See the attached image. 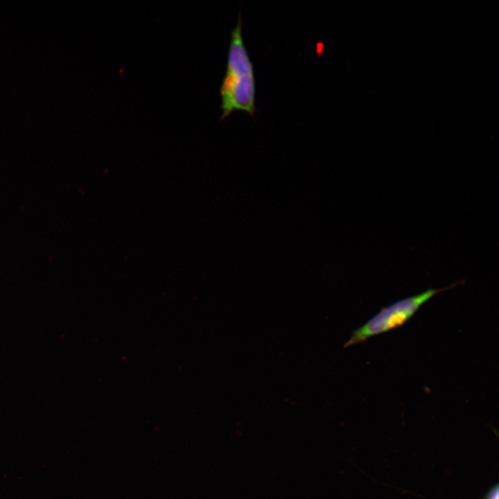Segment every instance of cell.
I'll return each mask as SVG.
<instances>
[{
    "mask_svg": "<svg viewBox=\"0 0 499 499\" xmlns=\"http://www.w3.org/2000/svg\"><path fill=\"white\" fill-rule=\"evenodd\" d=\"M222 119L236 110L250 116L255 112V79L253 64L242 36L241 15L231 33L225 76L220 88Z\"/></svg>",
    "mask_w": 499,
    "mask_h": 499,
    "instance_id": "6da1fadb",
    "label": "cell"
},
{
    "mask_svg": "<svg viewBox=\"0 0 499 499\" xmlns=\"http://www.w3.org/2000/svg\"><path fill=\"white\" fill-rule=\"evenodd\" d=\"M463 282L464 281L456 282L445 288L428 289L417 295L399 300L382 308L364 325L353 332L350 338L344 343V347L362 342L371 337L403 325L430 299Z\"/></svg>",
    "mask_w": 499,
    "mask_h": 499,
    "instance_id": "7a4b0ae2",
    "label": "cell"
},
{
    "mask_svg": "<svg viewBox=\"0 0 499 499\" xmlns=\"http://www.w3.org/2000/svg\"><path fill=\"white\" fill-rule=\"evenodd\" d=\"M499 491L498 484L493 487L487 494L484 499H499Z\"/></svg>",
    "mask_w": 499,
    "mask_h": 499,
    "instance_id": "3957f363",
    "label": "cell"
}]
</instances>
